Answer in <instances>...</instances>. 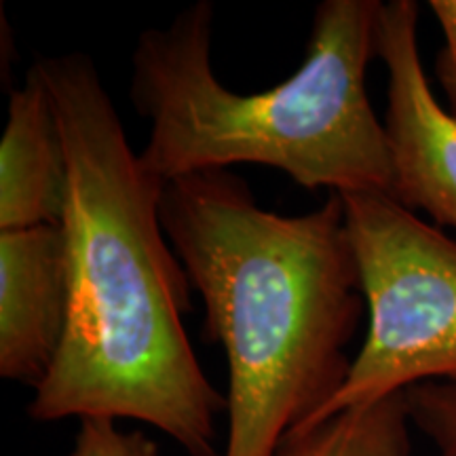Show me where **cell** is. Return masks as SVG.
Instances as JSON below:
<instances>
[{
  "mask_svg": "<svg viewBox=\"0 0 456 456\" xmlns=\"http://www.w3.org/2000/svg\"><path fill=\"white\" fill-rule=\"evenodd\" d=\"M32 66L66 146L68 328L28 414L38 423L134 419L191 456H220L216 419L226 395L188 340L192 283L161 224L165 184L142 167L89 55Z\"/></svg>",
  "mask_w": 456,
  "mask_h": 456,
  "instance_id": "obj_1",
  "label": "cell"
},
{
  "mask_svg": "<svg viewBox=\"0 0 456 456\" xmlns=\"http://www.w3.org/2000/svg\"><path fill=\"white\" fill-rule=\"evenodd\" d=\"M161 224L201 294L205 340L226 355L224 456H275L351 370L366 300L342 199L281 216L231 169H209L163 186Z\"/></svg>",
  "mask_w": 456,
  "mask_h": 456,
  "instance_id": "obj_2",
  "label": "cell"
},
{
  "mask_svg": "<svg viewBox=\"0 0 456 456\" xmlns=\"http://www.w3.org/2000/svg\"><path fill=\"white\" fill-rule=\"evenodd\" d=\"M380 4L319 3L302 66L258 94H237L216 77L209 0L148 28L131 57L129 87L135 112L151 121L142 167L169 184L199 171L266 165L311 191L391 195L389 142L366 87Z\"/></svg>",
  "mask_w": 456,
  "mask_h": 456,
  "instance_id": "obj_3",
  "label": "cell"
},
{
  "mask_svg": "<svg viewBox=\"0 0 456 456\" xmlns=\"http://www.w3.org/2000/svg\"><path fill=\"white\" fill-rule=\"evenodd\" d=\"M340 199L368 334L336 395L300 427L414 385L456 380V241L389 192H342Z\"/></svg>",
  "mask_w": 456,
  "mask_h": 456,
  "instance_id": "obj_4",
  "label": "cell"
},
{
  "mask_svg": "<svg viewBox=\"0 0 456 456\" xmlns=\"http://www.w3.org/2000/svg\"><path fill=\"white\" fill-rule=\"evenodd\" d=\"M376 57L389 74L385 131L391 197L456 231V118L433 95L419 51V4H380Z\"/></svg>",
  "mask_w": 456,
  "mask_h": 456,
  "instance_id": "obj_5",
  "label": "cell"
},
{
  "mask_svg": "<svg viewBox=\"0 0 456 456\" xmlns=\"http://www.w3.org/2000/svg\"><path fill=\"white\" fill-rule=\"evenodd\" d=\"M66 328L61 226L0 231V376L37 389L60 355Z\"/></svg>",
  "mask_w": 456,
  "mask_h": 456,
  "instance_id": "obj_6",
  "label": "cell"
},
{
  "mask_svg": "<svg viewBox=\"0 0 456 456\" xmlns=\"http://www.w3.org/2000/svg\"><path fill=\"white\" fill-rule=\"evenodd\" d=\"M68 195L64 135L34 66L9 95L0 140V231L61 224Z\"/></svg>",
  "mask_w": 456,
  "mask_h": 456,
  "instance_id": "obj_7",
  "label": "cell"
},
{
  "mask_svg": "<svg viewBox=\"0 0 456 456\" xmlns=\"http://www.w3.org/2000/svg\"><path fill=\"white\" fill-rule=\"evenodd\" d=\"M406 391L342 410L283 437L275 456H410Z\"/></svg>",
  "mask_w": 456,
  "mask_h": 456,
  "instance_id": "obj_8",
  "label": "cell"
},
{
  "mask_svg": "<svg viewBox=\"0 0 456 456\" xmlns=\"http://www.w3.org/2000/svg\"><path fill=\"white\" fill-rule=\"evenodd\" d=\"M410 423L440 456H456V380H429L406 391Z\"/></svg>",
  "mask_w": 456,
  "mask_h": 456,
  "instance_id": "obj_9",
  "label": "cell"
},
{
  "mask_svg": "<svg viewBox=\"0 0 456 456\" xmlns=\"http://www.w3.org/2000/svg\"><path fill=\"white\" fill-rule=\"evenodd\" d=\"M74 446L66 456H161L155 440L142 431H123L112 419L78 420Z\"/></svg>",
  "mask_w": 456,
  "mask_h": 456,
  "instance_id": "obj_10",
  "label": "cell"
},
{
  "mask_svg": "<svg viewBox=\"0 0 456 456\" xmlns=\"http://www.w3.org/2000/svg\"><path fill=\"white\" fill-rule=\"evenodd\" d=\"M429 9L444 34V45L436 57V78L446 94V110L456 118V0H431Z\"/></svg>",
  "mask_w": 456,
  "mask_h": 456,
  "instance_id": "obj_11",
  "label": "cell"
}]
</instances>
